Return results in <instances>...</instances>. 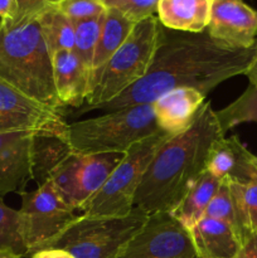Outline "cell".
Returning a JSON list of instances; mask_svg holds the SVG:
<instances>
[{"label":"cell","instance_id":"obj_3","mask_svg":"<svg viewBox=\"0 0 257 258\" xmlns=\"http://www.w3.org/2000/svg\"><path fill=\"white\" fill-rule=\"evenodd\" d=\"M0 80L38 102L62 107L38 17L0 20Z\"/></svg>","mask_w":257,"mask_h":258},{"label":"cell","instance_id":"obj_22","mask_svg":"<svg viewBox=\"0 0 257 258\" xmlns=\"http://www.w3.org/2000/svg\"><path fill=\"white\" fill-rule=\"evenodd\" d=\"M65 140L53 136L35 135L33 148V179L43 184L49 179L53 169L71 153Z\"/></svg>","mask_w":257,"mask_h":258},{"label":"cell","instance_id":"obj_8","mask_svg":"<svg viewBox=\"0 0 257 258\" xmlns=\"http://www.w3.org/2000/svg\"><path fill=\"white\" fill-rule=\"evenodd\" d=\"M19 194L22 197L19 209L22 234L28 254L49 248L77 219L76 209L66 203L49 179L35 190Z\"/></svg>","mask_w":257,"mask_h":258},{"label":"cell","instance_id":"obj_17","mask_svg":"<svg viewBox=\"0 0 257 258\" xmlns=\"http://www.w3.org/2000/svg\"><path fill=\"white\" fill-rule=\"evenodd\" d=\"M213 0H160L156 17L164 28L183 33H203L208 27Z\"/></svg>","mask_w":257,"mask_h":258},{"label":"cell","instance_id":"obj_6","mask_svg":"<svg viewBox=\"0 0 257 258\" xmlns=\"http://www.w3.org/2000/svg\"><path fill=\"white\" fill-rule=\"evenodd\" d=\"M148 219L149 214L138 207L123 217L82 214L49 248H62L75 258H116Z\"/></svg>","mask_w":257,"mask_h":258},{"label":"cell","instance_id":"obj_25","mask_svg":"<svg viewBox=\"0 0 257 258\" xmlns=\"http://www.w3.org/2000/svg\"><path fill=\"white\" fill-rule=\"evenodd\" d=\"M0 249H8L19 256L28 254L22 234L19 211L10 208L0 198Z\"/></svg>","mask_w":257,"mask_h":258},{"label":"cell","instance_id":"obj_19","mask_svg":"<svg viewBox=\"0 0 257 258\" xmlns=\"http://www.w3.org/2000/svg\"><path fill=\"white\" fill-rule=\"evenodd\" d=\"M222 180L223 179L212 175L209 171H204L171 214L188 231H190L199 221L204 218L207 208L218 190Z\"/></svg>","mask_w":257,"mask_h":258},{"label":"cell","instance_id":"obj_1","mask_svg":"<svg viewBox=\"0 0 257 258\" xmlns=\"http://www.w3.org/2000/svg\"><path fill=\"white\" fill-rule=\"evenodd\" d=\"M257 43L249 49H229L208 33H183L164 28L163 39L145 77L97 110L113 111L153 103L176 88H194L208 95L224 81L244 75Z\"/></svg>","mask_w":257,"mask_h":258},{"label":"cell","instance_id":"obj_20","mask_svg":"<svg viewBox=\"0 0 257 258\" xmlns=\"http://www.w3.org/2000/svg\"><path fill=\"white\" fill-rule=\"evenodd\" d=\"M43 39L50 55L60 50L75 48V23L55 5L47 8L38 15Z\"/></svg>","mask_w":257,"mask_h":258},{"label":"cell","instance_id":"obj_32","mask_svg":"<svg viewBox=\"0 0 257 258\" xmlns=\"http://www.w3.org/2000/svg\"><path fill=\"white\" fill-rule=\"evenodd\" d=\"M17 0H0V18L2 20H13L17 15Z\"/></svg>","mask_w":257,"mask_h":258},{"label":"cell","instance_id":"obj_23","mask_svg":"<svg viewBox=\"0 0 257 258\" xmlns=\"http://www.w3.org/2000/svg\"><path fill=\"white\" fill-rule=\"evenodd\" d=\"M216 115L224 135L239 123L257 122V86L249 85L236 101L216 111Z\"/></svg>","mask_w":257,"mask_h":258},{"label":"cell","instance_id":"obj_27","mask_svg":"<svg viewBox=\"0 0 257 258\" xmlns=\"http://www.w3.org/2000/svg\"><path fill=\"white\" fill-rule=\"evenodd\" d=\"M234 166H236V153L233 145L231 139H226V136H223L214 143L209 154L206 170L217 178L224 179L231 175Z\"/></svg>","mask_w":257,"mask_h":258},{"label":"cell","instance_id":"obj_7","mask_svg":"<svg viewBox=\"0 0 257 258\" xmlns=\"http://www.w3.org/2000/svg\"><path fill=\"white\" fill-rule=\"evenodd\" d=\"M175 135L160 130L134 144L111 173L102 188L91 197L81 211L85 216L123 217L134 208V199L143 176L156 151Z\"/></svg>","mask_w":257,"mask_h":258},{"label":"cell","instance_id":"obj_4","mask_svg":"<svg viewBox=\"0 0 257 258\" xmlns=\"http://www.w3.org/2000/svg\"><path fill=\"white\" fill-rule=\"evenodd\" d=\"M163 32L164 27L156 15L135 23L122 45L102 68L92 92L78 115L97 110L143 80L160 45Z\"/></svg>","mask_w":257,"mask_h":258},{"label":"cell","instance_id":"obj_11","mask_svg":"<svg viewBox=\"0 0 257 258\" xmlns=\"http://www.w3.org/2000/svg\"><path fill=\"white\" fill-rule=\"evenodd\" d=\"M67 127L58 108L38 102L0 80V133L28 131L66 141Z\"/></svg>","mask_w":257,"mask_h":258},{"label":"cell","instance_id":"obj_13","mask_svg":"<svg viewBox=\"0 0 257 258\" xmlns=\"http://www.w3.org/2000/svg\"><path fill=\"white\" fill-rule=\"evenodd\" d=\"M37 134L0 133V198L22 193L33 179V148Z\"/></svg>","mask_w":257,"mask_h":258},{"label":"cell","instance_id":"obj_15","mask_svg":"<svg viewBox=\"0 0 257 258\" xmlns=\"http://www.w3.org/2000/svg\"><path fill=\"white\" fill-rule=\"evenodd\" d=\"M206 95L194 88H176L153 102L159 128L171 135L185 131L206 103Z\"/></svg>","mask_w":257,"mask_h":258},{"label":"cell","instance_id":"obj_35","mask_svg":"<svg viewBox=\"0 0 257 258\" xmlns=\"http://www.w3.org/2000/svg\"><path fill=\"white\" fill-rule=\"evenodd\" d=\"M244 75L248 77L249 85L257 86V48L256 53H254L253 58H252L251 63H249L248 68L246 70V73H244Z\"/></svg>","mask_w":257,"mask_h":258},{"label":"cell","instance_id":"obj_12","mask_svg":"<svg viewBox=\"0 0 257 258\" xmlns=\"http://www.w3.org/2000/svg\"><path fill=\"white\" fill-rule=\"evenodd\" d=\"M207 33L229 49H249L257 43V10L243 0H213Z\"/></svg>","mask_w":257,"mask_h":258},{"label":"cell","instance_id":"obj_30","mask_svg":"<svg viewBox=\"0 0 257 258\" xmlns=\"http://www.w3.org/2000/svg\"><path fill=\"white\" fill-rule=\"evenodd\" d=\"M55 7L72 22L97 17L106 12L101 0H59Z\"/></svg>","mask_w":257,"mask_h":258},{"label":"cell","instance_id":"obj_36","mask_svg":"<svg viewBox=\"0 0 257 258\" xmlns=\"http://www.w3.org/2000/svg\"><path fill=\"white\" fill-rule=\"evenodd\" d=\"M0 258H22V256L8 249H0Z\"/></svg>","mask_w":257,"mask_h":258},{"label":"cell","instance_id":"obj_5","mask_svg":"<svg viewBox=\"0 0 257 258\" xmlns=\"http://www.w3.org/2000/svg\"><path fill=\"white\" fill-rule=\"evenodd\" d=\"M158 131L153 103H143L68 123L66 143L73 153L82 155L126 153L134 144Z\"/></svg>","mask_w":257,"mask_h":258},{"label":"cell","instance_id":"obj_10","mask_svg":"<svg viewBox=\"0 0 257 258\" xmlns=\"http://www.w3.org/2000/svg\"><path fill=\"white\" fill-rule=\"evenodd\" d=\"M116 258H199L185 228L171 213L149 216Z\"/></svg>","mask_w":257,"mask_h":258},{"label":"cell","instance_id":"obj_9","mask_svg":"<svg viewBox=\"0 0 257 258\" xmlns=\"http://www.w3.org/2000/svg\"><path fill=\"white\" fill-rule=\"evenodd\" d=\"M125 153L82 155L71 151L50 173L49 180L76 211L103 186Z\"/></svg>","mask_w":257,"mask_h":258},{"label":"cell","instance_id":"obj_2","mask_svg":"<svg viewBox=\"0 0 257 258\" xmlns=\"http://www.w3.org/2000/svg\"><path fill=\"white\" fill-rule=\"evenodd\" d=\"M223 136L216 111L206 102L185 131L156 151L136 191L134 207L149 216L171 213L206 171L212 148Z\"/></svg>","mask_w":257,"mask_h":258},{"label":"cell","instance_id":"obj_34","mask_svg":"<svg viewBox=\"0 0 257 258\" xmlns=\"http://www.w3.org/2000/svg\"><path fill=\"white\" fill-rule=\"evenodd\" d=\"M237 258H257V236L249 238L243 244Z\"/></svg>","mask_w":257,"mask_h":258},{"label":"cell","instance_id":"obj_14","mask_svg":"<svg viewBox=\"0 0 257 258\" xmlns=\"http://www.w3.org/2000/svg\"><path fill=\"white\" fill-rule=\"evenodd\" d=\"M53 81L62 106L82 107L91 92V71L73 50L52 55Z\"/></svg>","mask_w":257,"mask_h":258},{"label":"cell","instance_id":"obj_21","mask_svg":"<svg viewBox=\"0 0 257 258\" xmlns=\"http://www.w3.org/2000/svg\"><path fill=\"white\" fill-rule=\"evenodd\" d=\"M228 183L239 233L246 243L249 238L257 236V183L231 180L229 178Z\"/></svg>","mask_w":257,"mask_h":258},{"label":"cell","instance_id":"obj_29","mask_svg":"<svg viewBox=\"0 0 257 258\" xmlns=\"http://www.w3.org/2000/svg\"><path fill=\"white\" fill-rule=\"evenodd\" d=\"M160 0H101L106 9H116L134 23L153 17Z\"/></svg>","mask_w":257,"mask_h":258},{"label":"cell","instance_id":"obj_24","mask_svg":"<svg viewBox=\"0 0 257 258\" xmlns=\"http://www.w3.org/2000/svg\"><path fill=\"white\" fill-rule=\"evenodd\" d=\"M106 13V12H105ZM105 13L88 19L77 20L75 23V48L73 52L78 55L86 67L92 71L93 57L102 30Z\"/></svg>","mask_w":257,"mask_h":258},{"label":"cell","instance_id":"obj_16","mask_svg":"<svg viewBox=\"0 0 257 258\" xmlns=\"http://www.w3.org/2000/svg\"><path fill=\"white\" fill-rule=\"evenodd\" d=\"M190 234L199 258H237L244 244L236 229L208 217L199 221Z\"/></svg>","mask_w":257,"mask_h":258},{"label":"cell","instance_id":"obj_28","mask_svg":"<svg viewBox=\"0 0 257 258\" xmlns=\"http://www.w3.org/2000/svg\"><path fill=\"white\" fill-rule=\"evenodd\" d=\"M229 139L236 153V166L228 178L231 180L257 183V156L253 155L237 136H231Z\"/></svg>","mask_w":257,"mask_h":258},{"label":"cell","instance_id":"obj_18","mask_svg":"<svg viewBox=\"0 0 257 258\" xmlns=\"http://www.w3.org/2000/svg\"><path fill=\"white\" fill-rule=\"evenodd\" d=\"M135 23L127 19L116 9H106L102 30L93 57L91 71V92L97 82L100 73L113 53L122 45L133 30ZM90 92V93H91Z\"/></svg>","mask_w":257,"mask_h":258},{"label":"cell","instance_id":"obj_26","mask_svg":"<svg viewBox=\"0 0 257 258\" xmlns=\"http://www.w3.org/2000/svg\"><path fill=\"white\" fill-rule=\"evenodd\" d=\"M204 217H208V218H212V219H217V221H221L223 222V223L228 224V226H231L232 228L236 229L237 233L241 236V233H239L238 223H237L236 209H234L233 198H232L231 189H229L228 178H224L223 180H222L218 190L216 191V194H214L213 198H212L211 203H209L208 208H207ZM242 241H243V239H242Z\"/></svg>","mask_w":257,"mask_h":258},{"label":"cell","instance_id":"obj_31","mask_svg":"<svg viewBox=\"0 0 257 258\" xmlns=\"http://www.w3.org/2000/svg\"><path fill=\"white\" fill-rule=\"evenodd\" d=\"M59 0H17L18 12L13 20L38 17L40 13L52 5H57Z\"/></svg>","mask_w":257,"mask_h":258},{"label":"cell","instance_id":"obj_33","mask_svg":"<svg viewBox=\"0 0 257 258\" xmlns=\"http://www.w3.org/2000/svg\"><path fill=\"white\" fill-rule=\"evenodd\" d=\"M32 258H75L62 248H45L32 254Z\"/></svg>","mask_w":257,"mask_h":258}]
</instances>
